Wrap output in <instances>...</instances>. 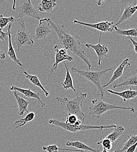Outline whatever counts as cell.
<instances>
[{
  "mask_svg": "<svg viewBox=\"0 0 137 152\" xmlns=\"http://www.w3.org/2000/svg\"><path fill=\"white\" fill-rule=\"evenodd\" d=\"M107 92L122 98L124 102H126L127 101L134 99L137 96V91L133 90L132 88H130L128 90H125L122 92H116L111 90H107Z\"/></svg>",
  "mask_w": 137,
  "mask_h": 152,
  "instance_id": "cell-17",
  "label": "cell"
},
{
  "mask_svg": "<svg viewBox=\"0 0 137 152\" xmlns=\"http://www.w3.org/2000/svg\"><path fill=\"white\" fill-rule=\"evenodd\" d=\"M78 119L79 118L77 116L75 115H67V116L66 117V120L65 122H66L67 124L74 125L76 124V122Z\"/></svg>",
  "mask_w": 137,
  "mask_h": 152,
  "instance_id": "cell-29",
  "label": "cell"
},
{
  "mask_svg": "<svg viewBox=\"0 0 137 152\" xmlns=\"http://www.w3.org/2000/svg\"><path fill=\"white\" fill-rule=\"evenodd\" d=\"M71 71L74 73L78 74L79 75L84 77L85 78L88 80L89 82L92 83L94 85V86L97 87L98 90L100 93V94H96V95L100 96L101 99L103 98V96L104 95V91L103 88L102 87L101 81L103 77L109 71H112V68H109L101 71L92 72V71L81 70L75 67H72Z\"/></svg>",
  "mask_w": 137,
  "mask_h": 152,
  "instance_id": "cell-4",
  "label": "cell"
},
{
  "mask_svg": "<svg viewBox=\"0 0 137 152\" xmlns=\"http://www.w3.org/2000/svg\"><path fill=\"white\" fill-rule=\"evenodd\" d=\"M137 11V2H134L128 6L125 5L123 13L118 20L117 23L115 25V27H117L118 25L121 24L123 22L127 20L131 19L133 15Z\"/></svg>",
  "mask_w": 137,
  "mask_h": 152,
  "instance_id": "cell-13",
  "label": "cell"
},
{
  "mask_svg": "<svg viewBox=\"0 0 137 152\" xmlns=\"http://www.w3.org/2000/svg\"><path fill=\"white\" fill-rule=\"evenodd\" d=\"M57 2L54 0L47 1L43 0L39 4L38 10L40 12H44L47 13L51 12L54 8L56 6Z\"/></svg>",
  "mask_w": 137,
  "mask_h": 152,
  "instance_id": "cell-20",
  "label": "cell"
},
{
  "mask_svg": "<svg viewBox=\"0 0 137 152\" xmlns=\"http://www.w3.org/2000/svg\"><path fill=\"white\" fill-rule=\"evenodd\" d=\"M66 146L68 147H74L80 151L91 152H101L99 149H95L86 144L79 141H68L66 142Z\"/></svg>",
  "mask_w": 137,
  "mask_h": 152,
  "instance_id": "cell-19",
  "label": "cell"
},
{
  "mask_svg": "<svg viewBox=\"0 0 137 152\" xmlns=\"http://www.w3.org/2000/svg\"><path fill=\"white\" fill-rule=\"evenodd\" d=\"M116 34L121 36H126L127 37H137V28H132L127 30H122L117 27H115Z\"/></svg>",
  "mask_w": 137,
  "mask_h": 152,
  "instance_id": "cell-25",
  "label": "cell"
},
{
  "mask_svg": "<svg viewBox=\"0 0 137 152\" xmlns=\"http://www.w3.org/2000/svg\"><path fill=\"white\" fill-rule=\"evenodd\" d=\"M11 24H9L7 27V30H8L7 32L8 34V49L7 53L9 56V58L11 60H12L15 63H16L18 66H19L20 67H23L22 63L20 61V60L17 57L15 51L13 47V45L12 43V39H11Z\"/></svg>",
  "mask_w": 137,
  "mask_h": 152,
  "instance_id": "cell-15",
  "label": "cell"
},
{
  "mask_svg": "<svg viewBox=\"0 0 137 152\" xmlns=\"http://www.w3.org/2000/svg\"><path fill=\"white\" fill-rule=\"evenodd\" d=\"M57 145H52L47 146H43L42 149L43 151L47 152H58V151L57 150Z\"/></svg>",
  "mask_w": 137,
  "mask_h": 152,
  "instance_id": "cell-30",
  "label": "cell"
},
{
  "mask_svg": "<svg viewBox=\"0 0 137 152\" xmlns=\"http://www.w3.org/2000/svg\"><path fill=\"white\" fill-rule=\"evenodd\" d=\"M113 110H127L132 113L136 112L135 109L133 107H124L116 104H110L103 101L101 99L92 100L91 105L89 107V115L92 118H96L97 119H99L103 114Z\"/></svg>",
  "mask_w": 137,
  "mask_h": 152,
  "instance_id": "cell-3",
  "label": "cell"
},
{
  "mask_svg": "<svg viewBox=\"0 0 137 152\" xmlns=\"http://www.w3.org/2000/svg\"><path fill=\"white\" fill-rule=\"evenodd\" d=\"M9 90L10 91H16L18 93H21L22 95H25L26 97L27 98H35L38 99L39 101L40 104H41V107L40 109L43 108L46 104L44 103H43L40 99V93H34L31 90V88H29V89H24V88H22L20 87H17L15 86H11L9 88Z\"/></svg>",
  "mask_w": 137,
  "mask_h": 152,
  "instance_id": "cell-14",
  "label": "cell"
},
{
  "mask_svg": "<svg viewBox=\"0 0 137 152\" xmlns=\"http://www.w3.org/2000/svg\"><path fill=\"white\" fill-rule=\"evenodd\" d=\"M14 91V95L17 100L18 106V109H19L18 115L20 116H23L25 114V113H27L28 114L29 113V111L28 110V107L30 101H26L23 97L20 96L18 94V92L16 91Z\"/></svg>",
  "mask_w": 137,
  "mask_h": 152,
  "instance_id": "cell-16",
  "label": "cell"
},
{
  "mask_svg": "<svg viewBox=\"0 0 137 152\" xmlns=\"http://www.w3.org/2000/svg\"><path fill=\"white\" fill-rule=\"evenodd\" d=\"M6 58V56H5V53L0 49V59L1 60H4Z\"/></svg>",
  "mask_w": 137,
  "mask_h": 152,
  "instance_id": "cell-35",
  "label": "cell"
},
{
  "mask_svg": "<svg viewBox=\"0 0 137 152\" xmlns=\"http://www.w3.org/2000/svg\"><path fill=\"white\" fill-rule=\"evenodd\" d=\"M49 18H46L39 20V23L35 29V34L33 38L36 40H45L49 34L51 32V26L49 20Z\"/></svg>",
  "mask_w": 137,
  "mask_h": 152,
  "instance_id": "cell-8",
  "label": "cell"
},
{
  "mask_svg": "<svg viewBox=\"0 0 137 152\" xmlns=\"http://www.w3.org/2000/svg\"><path fill=\"white\" fill-rule=\"evenodd\" d=\"M137 148V142L136 143H135L134 145H132L131 146H130L125 152H135Z\"/></svg>",
  "mask_w": 137,
  "mask_h": 152,
  "instance_id": "cell-33",
  "label": "cell"
},
{
  "mask_svg": "<svg viewBox=\"0 0 137 152\" xmlns=\"http://www.w3.org/2000/svg\"><path fill=\"white\" fill-rule=\"evenodd\" d=\"M59 48L57 45H55L54 46V50L55 52V62L52 67V68L51 69L49 75H48V78L47 80V83L49 82V78L50 77V76L51 75V74L56 70V69L58 67L59 63L61 62H64L65 61H72L74 60L73 57H71V56L67 55L65 56H62L61 55L59 52Z\"/></svg>",
  "mask_w": 137,
  "mask_h": 152,
  "instance_id": "cell-12",
  "label": "cell"
},
{
  "mask_svg": "<svg viewBox=\"0 0 137 152\" xmlns=\"http://www.w3.org/2000/svg\"><path fill=\"white\" fill-rule=\"evenodd\" d=\"M127 38H128L129 40H130V41L131 42L132 44H133V46H134V51H135V52H136V53L137 54V42L135 41V40H134L133 38H131V37H127Z\"/></svg>",
  "mask_w": 137,
  "mask_h": 152,
  "instance_id": "cell-32",
  "label": "cell"
},
{
  "mask_svg": "<svg viewBox=\"0 0 137 152\" xmlns=\"http://www.w3.org/2000/svg\"><path fill=\"white\" fill-rule=\"evenodd\" d=\"M49 124L50 125H53L56 126L60 127L64 130L72 132V133H75L80 131H88V130H93V129H99L100 131H102L104 129H112L115 128L116 127L117 125H111L108 126H103V125H99V126H94V125H80L79 126L77 125H72L68 124H67L66 122H62L57 119H50L49 121Z\"/></svg>",
  "mask_w": 137,
  "mask_h": 152,
  "instance_id": "cell-5",
  "label": "cell"
},
{
  "mask_svg": "<svg viewBox=\"0 0 137 152\" xmlns=\"http://www.w3.org/2000/svg\"><path fill=\"white\" fill-rule=\"evenodd\" d=\"M22 73L25 75L26 79H28L31 83H32L34 86L39 87L40 89H41V90L43 92V93L44 94V95L46 97H47L49 95V93L47 91H46V89L44 88V87L42 86L41 83L40 81L39 78L37 76L29 75L25 70L22 72Z\"/></svg>",
  "mask_w": 137,
  "mask_h": 152,
  "instance_id": "cell-21",
  "label": "cell"
},
{
  "mask_svg": "<svg viewBox=\"0 0 137 152\" xmlns=\"http://www.w3.org/2000/svg\"><path fill=\"white\" fill-rule=\"evenodd\" d=\"M137 142V134H131L128 136V140L124 144L121 149L119 150V152H125L132 145Z\"/></svg>",
  "mask_w": 137,
  "mask_h": 152,
  "instance_id": "cell-26",
  "label": "cell"
},
{
  "mask_svg": "<svg viewBox=\"0 0 137 152\" xmlns=\"http://www.w3.org/2000/svg\"><path fill=\"white\" fill-rule=\"evenodd\" d=\"M51 28L56 32L59 38V43L67 51H70L77 55L87 65L88 69L92 67L88 56L82 49L80 39L77 35L72 34L64 25H59L55 23L51 18L49 19Z\"/></svg>",
  "mask_w": 137,
  "mask_h": 152,
  "instance_id": "cell-1",
  "label": "cell"
},
{
  "mask_svg": "<svg viewBox=\"0 0 137 152\" xmlns=\"http://www.w3.org/2000/svg\"><path fill=\"white\" fill-rule=\"evenodd\" d=\"M15 21H17V20L15 19L12 16L7 18V17H4L2 15H0V28L2 29L7 25H9L10 22H12Z\"/></svg>",
  "mask_w": 137,
  "mask_h": 152,
  "instance_id": "cell-27",
  "label": "cell"
},
{
  "mask_svg": "<svg viewBox=\"0 0 137 152\" xmlns=\"http://www.w3.org/2000/svg\"><path fill=\"white\" fill-rule=\"evenodd\" d=\"M74 23H78L83 26L90 27L93 29H95L101 32H112L113 31V29H115V27L113 22L109 21L100 22L97 23H88L78 21L77 20H74Z\"/></svg>",
  "mask_w": 137,
  "mask_h": 152,
  "instance_id": "cell-9",
  "label": "cell"
},
{
  "mask_svg": "<svg viewBox=\"0 0 137 152\" xmlns=\"http://www.w3.org/2000/svg\"><path fill=\"white\" fill-rule=\"evenodd\" d=\"M113 142L107 138H104L102 140L98 142L97 145H100L102 146L103 149H105L107 151H110L113 148Z\"/></svg>",
  "mask_w": 137,
  "mask_h": 152,
  "instance_id": "cell-28",
  "label": "cell"
},
{
  "mask_svg": "<svg viewBox=\"0 0 137 152\" xmlns=\"http://www.w3.org/2000/svg\"><path fill=\"white\" fill-rule=\"evenodd\" d=\"M15 4H16V1H14V6H13V10H15Z\"/></svg>",
  "mask_w": 137,
  "mask_h": 152,
  "instance_id": "cell-37",
  "label": "cell"
},
{
  "mask_svg": "<svg viewBox=\"0 0 137 152\" xmlns=\"http://www.w3.org/2000/svg\"><path fill=\"white\" fill-rule=\"evenodd\" d=\"M35 116L36 114L33 112H30L28 113L24 118H22L18 121H15V122L13 124L14 129H18L25 126L27 123L33 120L35 118Z\"/></svg>",
  "mask_w": 137,
  "mask_h": 152,
  "instance_id": "cell-23",
  "label": "cell"
},
{
  "mask_svg": "<svg viewBox=\"0 0 137 152\" xmlns=\"http://www.w3.org/2000/svg\"><path fill=\"white\" fill-rule=\"evenodd\" d=\"M102 33L101 32L99 35V42L97 45H92L89 43L85 44V47L88 49H92L96 53L98 58V65H101V62L103 60L104 58L107 56V53L109 52V49L107 47L104 45H101V37Z\"/></svg>",
  "mask_w": 137,
  "mask_h": 152,
  "instance_id": "cell-10",
  "label": "cell"
},
{
  "mask_svg": "<svg viewBox=\"0 0 137 152\" xmlns=\"http://www.w3.org/2000/svg\"><path fill=\"white\" fill-rule=\"evenodd\" d=\"M8 39V32H4L2 29L0 28V41L4 42Z\"/></svg>",
  "mask_w": 137,
  "mask_h": 152,
  "instance_id": "cell-31",
  "label": "cell"
},
{
  "mask_svg": "<svg viewBox=\"0 0 137 152\" xmlns=\"http://www.w3.org/2000/svg\"><path fill=\"white\" fill-rule=\"evenodd\" d=\"M127 86H137V73L127 78L120 84H114L113 88H116L118 87H124Z\"/></svg>",
  "mask_w": 137,
  "mask_h": 152,
  "instance_id": "cell-22",
  "label": "cell"
},
{
  "mask_svg": "<svg viewBox=\"0 0 137 152\" xmlns=\"http://www.w3.org/2000/svg\"><path fill=\"white\" fill-rule=\"evenodd\" d=\"M25 17L34 18L38 20L40 19L39 14L30 0L24 1L22 4L18 7V15L17 18V21Z\"/></svg>",
  "mask_w": 137,
  "mask_h": 152,
  "instance_id": "cell-7",
  "label": "cell"
},
{
  "mask_svg": "<svg viewBox=\"0 0 137 152\" xmlns=\"http://www.w3.org/2000/svg\"><path fill=\"white\" fill-rule=\"evenodd\" d=\"M19 26L16 33L15 41L17 46V52L19 53L20 48L24 45H29L32 47L35 43L32 37L27 31L25 21L22 19L18 20Z\"/></svg>",
  "mask_w": 137,
  "mask_h": 152,
  "instance_id": "cell-6",
  "label": "cell"
},
{
  "mask_svg": "<svg viewBox=\"0 0 137 152\" xmlns=\"http://www.w3.org/2000/svg\"><path fill=\"white\" fill-rule=\"evenodd\" d=\"M130 66H131V64L129 63V59L128 58H126V59L124 60L123 61V62L120 65H117V67L115 70V71L113 72V74L112 75V78H110V80L109 81H107L105 83L101 84L102 87L103 88L107 87L110 84H111L114 81H115L116 80H117L118 78L121 77L123 75V73L124 72V70L125 67H130Z\"/></svg>",
  "mask_w": 137,
  "mask_h": 152,
  "instance_id": "cell-11",
  "label": "cell"
},
{
  "mask_svg": "<svg viewBox=\"0 0 137 152\" xmlns=\"http://www.w3.org/2000/svg\"><path fill=\"white\" fill-rule=\"evenodd\" d=\"M101 152H109V151H106V150H105V149H103V151ZM119 152V150H116V151H115L114 152Z\"/></svg>",
  "mask_w": 137,
  "mask_h": 152,
  "instance_id": "cell-36",
  "label": "cell"
},
{
  "mask_svg": "<svg viewBox=\"0 0 137 152\" xmlns=\"http://www.w3.org/2000/svg\"><path fill=\"white\" fill-rule=\"evenodd\" d=\"M64 67L65 68L66 70V74H65V78L64 81L62 83L61 85L63 87L64 89L65 90H70L71 89L74 93H76V89L75 88L74 86V84H73V80L72 78V76L70 74V70L68 69V67L67 66L65 62H64Z\"/></svg>",
  "mask_w": 137,
  "mask_h": 152,
  "instance_id": "cell-18",
  "label": "cell"
},
{
  "mask_svg": "<svg viewBox=\"0 0 137 152\" xmlns=\"http://www.w3.org/2000/svg\"><path fill=\"white\" fill-rule=\"evenodd\" d=\"M59 52L61 55H62V56H65V55H68L67 54V50L64 48L59 49Z\"/></svg>",
  "mask_w": 137,
  "mask_h": 152,
  "instance_id": "cell-34",
  "label": "cell"
},
{
  "mask_svg": "<svg viewBox=\"0 0 137 152\" xmlns=\"http://www.w3.org/2000/svg\"><path fill=\"white\" fill-rule=\"evenodd\" d=\"M124 131V128L121 126H116V128H115L114 131L111 133H110L106 138L109 139L111 140L113 143L115 142L118 139V137H120Z\"/></svg>",
  "mask_w": 137,
  "mask_h": 152,
  "instance_id": "cell-24",
  "label": "cell"
},
{
  "mask_svg": "<svg viewBox=\"0 0 137 152\" xmlns=\"http://www.w3.org/2000/svg\"><path fill=\"white\" fill-rule=\"evenodd\" d=\"M75 94L76 97L74 99L57 96L56 100L61 104V109L65 112L67 115H75L83 122L86 117L82 111V107L88 94L80 92H78Z\"/></svg>",
  "mask_w": 137,
  "mask_h": 152,
  "instance_id": "cell-2",
  "label": "cell"
},
{
  "mask_svg": "<svg viewBox=\"0 0 137 152\" xmlns=\"http://www.w3.org/2000/svg\"><path fill=\"white\" fill-rule=\"evenodd\" d=\"M101 2H102V1H99L97 2L98 5H101Z\"/></svg>",
  "mask_w": 137,
  "mask_h": 152,
  "instance_id": "cell-38",
  "label": "cell"
}]
</instances>
